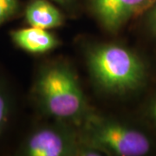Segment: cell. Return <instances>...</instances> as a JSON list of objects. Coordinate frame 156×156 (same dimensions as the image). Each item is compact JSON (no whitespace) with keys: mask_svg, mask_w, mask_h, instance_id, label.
<instances>
[{"mask_svg":"<svg viewBox=\"0 0 156 156\" xmlns=\"http://www.w3.org/2000/svg\"><path fill=\"white\" fill-rule=\"evenodd\" d=\"M33 96L45 114L76 128L91 112L77 76L63 62H50L40 69Z\"/></svg>","mask_w":156,"mask_h":156,"instance_id":"obj_1","label":"cell"},{"mask_svg":"<svg viewBox=\"0 0 156 156\" xmlns=\"http://www.w3.org/2000/svg\"><path fill=\"white\" fill-rule=\"evenodd\" d=\"M87 65L95 83L109 94L122 95L140 87L146 78L143 62L122 45L102 44L90 48Z\"/></svg>","mask_w":156,"mask_h":156,"instance_id":"obj_2","label":"cell"},{"mask_svg":"<svg viewBox=\"0 0 156 156\" xmlns=\"http://www.w3.org/2000/svg\"><path fill=\"white\" fill-rule=\"evenodd\" d=\"M76 131L83 145L101 154L143 156L152 148L150 140L140 131L92 112Z\"/></svg>","mask_w":156,"mask_h":156,"instance_id":"obj_3","label":"cell"},{"mask_svg":"<svg viewBox=\"0 0 156 156\" xmlns=\"http://www.w3.org/2000/svg\"><path fill=\"white\" fill-rule=\"evenodd\" d=\"M22 156H100V152L83 146L77 131L65 127L44 126L34 129L15 151Z\"/></svg>","mask_w":156,"mask_h":156,"instance_id":"obj_4","label":"cell"},{"mask_svg":"<svg viewBox=\"0 0 156 156\" xmlns=\"http://www.w3.org/2000/svg\"><path fill=\"white\" fill-rule=\"evenodd\" d=\"M154 3V0H90V7L102 27L115 32Z\"/></svg>","mask_w":156,"mask_h":156,"instance_id":"obj_5","label":"cell"},{"mask_svg":"<svg viewBox=\"0 0 156 156\" xmlns=\"http://www.w3.org/2000/svg\"><path fill=\"white\" fill-rule=\"evenodd\" d=\"M9 35L16 48L32 55L48 53L60 44L56 35L45 29L29 26L12 30Z\"/></svg>","mask_w":156,"mask_h":156,"instance_id":"obj_6","label":"cell"},{"mask_svg":"<svg viewBox=\"0 0 156 156\" xmlns=\"http://www.w3.org/2000/svg\"><path fill=\"white\" fill-rule=\"evenodd\" d=\"M24 20L29 26L52 30L61 27L64 17L50 0H30L25 6Z\"/></svg>","mask_w":156,"mask_h":156,"instance_id":"obj_7","label":"cell"},{"mask_svg":"<svg viewBox=\"0 0 156 156\" xmlns=\"http://www.w3.org/2000/svg\"><path fill=\"white\" fill-rule=\"evenodd\" d=\"M16 113V98L6 77L0 73V140L9 132Z\"/></svg>","mask_w":156,"mask_h":156,"instance_id":"obj_8","label":"cell"},{"mask_svg":"<svg viewBox=\"0 0 156 156\" xmlns=\"http://www.w3.org/2000/svg\"><path fill=\"white\" fill-rule=\"evenodd\" d=\"M21 11L20 0H0V27L16 18Z\"/></svg>","mask_w":156,"mask_h":156,"instance_id":"obj_9","label":"cell"},{"mask_svg":"<svg viewBox=\"0 0 156 156\" xmlns=\"http://www.w3.org/2000/svg\"><path fill=\"white\" fill-rule=\"evenodd\" d=\"M149 12L147 16V23L150 30L156 36V1L148 8Z\"/></svg>","mask_w":156,"mask_h":156,"instance_id":"obj_10","label":"cell"},{"mask_svg":"<svg viewBox=\"0 0 156 156\" xmlns=\"http://www.w3.org/2000/svg\"><path fill=\"white\" fill-rule=\"evenodd\" d=\"M52 1H55V2L58 3V4H61V5H67L72 0H52Z\"/></svg>","mask_w":156,"mask_h":156,"instance_id":"obj_11","label":"cell"},{"mask_svg":"<svg viewBox=\"0 0 156 156\" xmlns=\"http://www.w3.org/2000/svg\"><path fill=\"white\" fill-rule=\"evenodd\" d=\"M152 115H153L154 118L156 120V101L154 103L153 107H152Z\"/></svg>","mask_w":156,"mask_h":156,"instance_id":"obj_12","label":"cell"},{"mask_svg":"<svg viewBox=\"0 0 156 156\" xmlns=\"http://www.w3.org/2000/svg\"><path fill=\"white\" fill-rule=\"evenodd\" d=\"M155 1H156V0H154V2H155Z\"/></svg>","mask_w":156,"mask_h":156,"instance_id":"obj_13","label":"cell"}]
</instances>
